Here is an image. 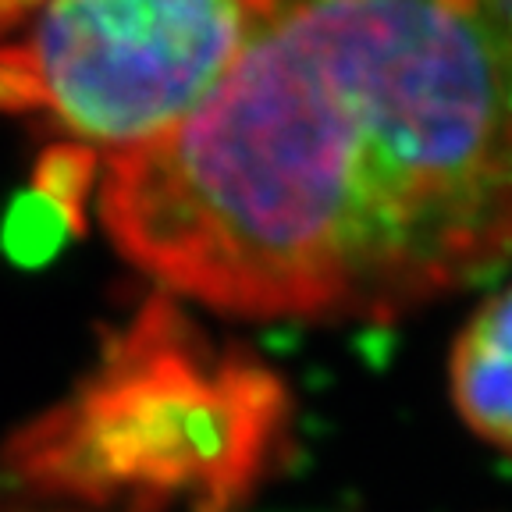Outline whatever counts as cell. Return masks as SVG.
Wrapping results in <instances>:
<instances>
[{"label": "cell", "mask_w": 512, "mask_h": 512, "mask_svg": "<svg viewBox=\"0 0 512 512\" xmlns=\"http://www.w3.org/2000/svg\"><path fill=\"white\" fill-rule=\"evenodd\" d=\"M100 221L217 313L395 320L512 260V22L498 0H249L192 114L114 150Z\"/></svg>", "instance_id": "cell-1"}, {"label": "cell", "mask_w": 512, "mask_h": 512, "mask_svg": "<svg viewBox=\"0 0 512 512\" xmlns=\"http://www.w3.org/2000/svg\"><path fill=\"white\" fill-rule=\"evenodd\" d=\"M288 395L242 349H214L164 296L114 331L79 392L4 452L25 502L64 512H232L281 456Z\"/></svg>", "instance_id": "cell-2"}, {"label": "cell", "mask_w": 512, "mask_h": 512, "mask_svg": "<svg viewBox=\"0 0 512 512\" xmlns=\"http://www.w3.org/2000/svg\"><path fill=\"white\" fill-rule=\"evenodd\" d=\"M246 22L249 0H47L32 50L57 118L125 150L214 93Z\"/></svg>", "instance_id": "cell-3"}, {"label": "cell", "mask_w": 512, "mask_h": 512, "mask_svg": "<svg viewBox=\"0 0 512 512\" xmlns=\"http://www.w3.org/2000/svg\"><path fill=\"white\" fill-rule=\"evenodd\" d=\"M452 399L473 434L512 456V288L480 306L459 335Z\"/></svg>", "instance_id": "cell-4"}, {"label": "cell", "mask_w": 512, "mask_h": 512, "mask_svg": "<svg viewBox=\"0 0 512 512\" xmlns=\"http://www.w3.org/2000/svg\"><path fill=\"white\" fill-rule=\"evenodd\" d=\"M36 192L61 207L72 232H86V200L96 182V150L86 143H54L36 160Z\"/></svg>", "instance_id": "cell-5"}, {"label": "cell", "mask_w": 512, "mask_h": 512, "mask_svg": "<svg viewBox=\"0 0 512 512\" xmlns=\"http://www.w3.org/2000/svg\"><path fill=\"white\" fill-rule=\"evenodd\" d=\"M68 235H75L68 217L61 214L57 203H50L36 189L22 192L4 217V249H8V256H15L18 264H43L47 256L61 249Z\"/></svg>", "instance_id": "cell-6"}, {"label": "cell", "mask_w": 512, "mask_h": 512, "mask_svg": "<svg viewBox=\"0 0 512 512\" xmlns=\"http://www.w3.org/2000/svg\"><path fill=\"white\" fill-rule=\"evenodd\" d=\"M47 104V79L32 47H0V111L25 114Z\"/></svg>", "instance_id": "cell-7"}, {"label": "cell", "mask_w": 512, "mask_h": 512, "mask_svg": "<svg viewBox=\"0 0 512 512\" xmlns=\"http://www.w3.org/2000/svg\"><path fill=\"white\" fill-rule=\"evenodd\" d=\"M47 0H0V36L11 29H18L22 22H29V15Z\"/></svg>", "instance_id": "cell-8"}, {"label": "cell", "mask_w": 512, "mask_h": 512, "mask_svg": "<svg viewBox=\"0 0 512 512\" xmlns=\"http://www.w3.org/2000/svg\"><path fill=\"white\" fill-rule=\"evenodd\" d=\"M498 8H502V15L512 22V0H498Z\"/></svg>", "instance_id": "cell-9"}, {"label": "cell", "mask_w": 512, "mask_h": 512, "mask_svg": "<svg viewBox=\"0 0 512 512\" xmlns=\"http://www.w3.org/2000/svg\"><path fill=\"white\" fill-rule=\"evenodd\" d=\"M456 4H463V8H477V4H488V0H456Z\"/></svg>", "instance_id": "cell-10"}]
</instances>
